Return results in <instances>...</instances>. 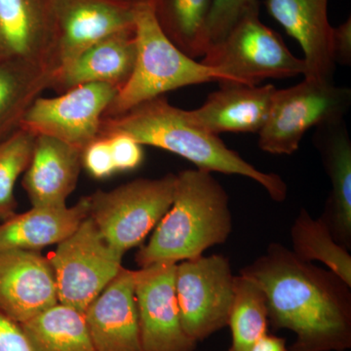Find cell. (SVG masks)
<instances>
[{
  "label": "cell",
  "mask_w": 351,
  "mask_h": 351,
  "mask_svg": "<svg viewBox=\"0 0 351 351\" xmlns=\"http://www.w3.org/2000/svg\"><path fill=\"white\" fill-rule=\"evenodd\" d=\"M314 143L319 152L331 193L322 218L334 239L351 250V141L343 119L316 127Z\"/></svg>",
  "instance_id": "ffe728a7"
},
{
  "label": "cell",
  "mask_w": 351,
  "mask_h": 351,
  "mask_svg": "<svg viewBox=\"0 0 351 351\" xmlns=\"http://www.w3.org/2000/svg\"><path fill=\"white\" fill-rule=\"evenodd\" d=\"M96 351H144L141 341L134 270L122 267L85 311Z\"/></svg>",
  "instance_id": "5bb4252c"
},
{
  "label": "cell",
  "mask_w": 351,
  "mask_h": 351,
  "mask_svg": "<svg viewBox=\"0 0 351 351\" xmlns=\"http://www.w3.org/2000/svg\"><path fill=\"white\" fill-rule=\"evenodd\" d=\"M82 152L57 138L36 136L22 186L32 207L61 208L75 191Z\"/></svg>",
  "instance_id": "ac0fdd59"
},
{
  "label": "cell",
  "mask_w": 351,
  "mask_h": 351,
  "mask_svg": "<svg viewBox=\"0 0 351 351\" xmlns=\"http://www.w3.org/2000/svg\"><path fill=\"white\" fill-rule=\"evenodd\" d=\"M58 302L49 258L38 251L0 253V311L23 324Z\"/></svg>",
  "instance_id": "4fadbf2b"
},
{
  "label": "cell",
  "mask_w": 351,
  "mask_h": 351,
  "mask_svg": "<svg viewBox=\"0 0 351 351\" xmlns=\"http://www.w3.org/2000/svg\"><path fill=\"white\" fill-rule=\"evenodd\" d=\"M113 134H124L144 147L177 154L195 164L196 169L249 178L276 202L287 197V184L280 176L257 169L226 147L218 135L189 123L184 110L171 105L165 97L145 101L117 117H104L99 137Z\"/></svg>",
  "instance_id": "7a4b0ae2"
},
{
  "label": "cell",
  "mask_w": 351,
  "mask_h": 351,
  "mask_svg": "<svg viewBox=\"0 0 351 351\" xmlns=\"http://www.w3.org/2000/svg\"><path fill=\"white\" fill-rule=\"evenodd\" d=\"M51 0H0V62L20 60L55 71Z\"/></svg>",
  "instance_id": "9a60e30c"
},
{
  "label": "cell",
  "mask_w": 351,
  "mask_h": 351,
  "mask_svg": "<svg viewBox=\"0 0 351 351\" xmlns=\"http://www.w3.org/2000/svg\"><path fill=\"white\" fill-rule=\"evenodd\" d=\"M89 198L73 206L32 207L0 223V253L7 251H38L59 244L89 217Z\"/></svg>",
  "instance_id": "44dd1931"
},
{
  "label": "cell",
  "mask_w": 351,
  "mask_h": 351,
  "mask_svg": "<svg viewBox=\"0 0 351 351\" xmlns=\"http://www.w3.org/2000/svg\"><path fill=\"white\" fill-rule=\"evenodd\" d=\"M240 274L265 293L270 327L295 332L287 351L350 350L351 287L331 270L274 242Z\"/></svg>",
  "instance_id": "6da1fadb"
},
{
  "label": "cell",
  "mask_w": 351,
  "mask_h": 351,
  "mask_svg": "<svg viewBox=\"0 0 351 351\" xmlns=\"http://www.w3.org/2000/svg\"><path fill=\"white\" fill-rule=\"evenodd\" d=\"M269 15L301 45L304 78L332 82V29L328 20V0H265Z\"/></svg>",
  "instance_id": "2e32d148"
},
{
  "label": "cell",
  "mask_w": 351,
  "mask_h": 351,
  "mask_svg": "<svg viewBox=\"0 0 351 351\" xmlns=\"http://www.w3.org/2000/svg\"><path fill=\"white\" fill-rule=\"evenodd\" d=\"M51 6L55 71L101 39L134 29V0H51Z\"/></svg>",
  "instance_id": "8fae6325"
},
{
  "label": "cell",
  "mask_w": 351,
  "mask_h": 351,
  "mask_svg": "<svg viewBox=\"0 0 351 351\" xmlns=\"http://www.w3.org/2000/svg\"><path fill=\"white\" fill-rule=\"evenodd\" d=\"M176 265L157 263L134 270L144 351H195L197 348L182 328L175 290Z\"/></svg>",
  "instance_id": "7c38bea8"
},
{
  "label": "cell",
  "mask_w": 351,
  "mask_h": 351,
  "mask_svg": "<svg viewBox=\"0 0 351 351\" xmlns=\"http://www.w3.org/2000/svg\"><path fill=\"white\" fill-rule=\"evenodd\" d=\"M119 93L105 83H88L57 97H38L20 128L32 135L57 138L83 152L100 136L101 120Z\"/></svg>",
  "instance_id": "30bf717a"
},
{
  "label": "cell",
  "mask_w": 351,
  "mask_h": 351,
  "mask_svg": "<svg viewBox=\"0 0 351 351\" xmlns=\"http://www.w3.org/2000/svg\"><path fill=\"white\" fill-rule=\"evenodd\" d=\"M0 351H34L19 323L0 311Z\"/></svg>",
  "instance_id": "4dcf8cb0"
},
{
  "label": "cell",
  "mask_w": 351,
  "mask_h": 351,
  "mask_svg": "<svg viewBox=\"0 0 351 351\" xmlns=\"http://www.w3.org/2000/svg\"><path fill=\"white\" fill-rule=\"evenodd\" d=\"M36 136L18 129L0 143V221L17 213L16 182L31 162Z\"/></svg>",
  "instance_id": "4316f807"
},
{
  "label": "cell",
  "mask_w": 351,
  "mask_h": 351,
  "mask_svg": "<svg viewBox=\"0 0 351 351\" xmlns=\"http://www.w3.org/2000/svg\"><path fill=\"white\" fill-rule=\"evenodd\" d=\"M293 253L304 262H319L351 287V255L332 237L326 221L314 219L304 208L291 228Z\"/></svg>",
  "instance_id": "cb8c5ba5"
},
{
  "label": "cell",
  "mask_w": 351,
  "mask_h": 351,
  "mask_svg": "<svg viewBox=\"0 0 351 351\" xmlns=\"http://www.w3.org/2000/svg\"><path fill=\"white\" fill-rule=\"evenodd\" d=\"M274 85H223L208 96L200 108L184 110L189 122L209 133H258L271 110Z\"/></svg>",
  "instance_id": "e0dca14e"
},
{
  "label": "cell",
  "mask_w": 351,
  "mask_h": 351,
  "mask_svg": "<svg viewBox=\"0 0 351 351\" xmlns=\"http://www.w3.org/2000/svg\"><path fill=\"white\" fill-rule=\"evenodd\" d=\"M258 9L243 16L201 61L226 75V85L256 86L269 78L283 80L306 73L304 58L294 56L280 34L263 24Z\"/></svg>",
  "instance_id": "5b68a950"
},
{
  "label": "cell",
  "mask_w": 351,
  "mask_h": 351,
  "mask_svg": "<svg viewBox=\"0 0 351 351\" xmlns=\"http://www.w3.org/2000/svg\"><path fill=\"white\" fill-rule=\"evenodd\" d=\"M136 56L134 29L117 32L90 46L71 63L55 71L49 89L62 94L80 85L105 83L119 91L133 73Z\"/></svg>",
  "instance_id": "d6986e66"
},
{
  "label": "cell",
  "mask_w": 351,
  "mask_h": 351,
  "mask_svg": "<svg viewBox=\"0 0 351 351\" xmlns=\"http://www.w3.org/2000/svg\"><path fill=\"white\" fill-rule=\"evenodd\" d=\"M228 326L232 332V343L226 351H250L269 332L265 293L257 283L241 274L235 276Z\"/></svg>",
  "instance_id": "484cf974"
},
{
  "label": "cell",
  "mask_w": 351,
  "mask_h": 351,
  "mask_svg": "<svg viewBox=\"0 0 351 351\" xmlns=\"http://www.w3.org/2000/svg\"><path fill=\"white\" fill-rule=\"evenodd\" d=\"M233 228L230 196L212 175L200 169L176 175L174 198L151 239L136 254L140 267L200 257L226 243Z\"/></svg>",
  "instance_id": "3957f363"
},
{
  "label": "cell",
  "mask_w": 351,
  "mask_h": 351,
  "mask_svg": "<svg viewBox=\"0 0 351 351\" xmlns=\"http://www.w3.org/2000/svg\"><path fill=\"white\" fill-rule=\"evenodd\" d=\"M350 103L348 88L311 78L277 89L269 119L258 132V147L267 154L291 156L309 129L343 119Z\"/></svg>",
  "instance_id": "52a82bcc"
},
{
  "label": "cell",
  "mask_w": 351,
  "mask_h": 351,
  "mask_svg": "<svg viewBox=\"0 0 351 351\" xmlns=\"http://www.w3.org/2000/svg\"><path fill=\"white\" fill-rule=\"evenodd\" d=\"M332 56L335 63L350 66L351 64V18L332 29Z\"/></svg>",
  "instance_id": "1f68e13d"
},
{
  "label": "cell",
  "mask_w": 351,
  "mask_h": 351,
  "mask_svg": "<svg viewBox=\"0 0 351 351\" xmlns=\"http://www.w3.org/2000/svg\"><path fill=\"white\" fill-rule=\"evenodd\" d=\"M250 351H287V345L285 339L267 332Z\"/></svg>",
  "instance_id": "d6a6232c"
},
{
  "label": "cell",
  "mask_w": 351,
  "mask_h": 351,
  "mask_svg": "<svg viewBox=\"0 0 351 351\" xmlns=\"http://www.w3.org/2000/svg\"><path fill=\"white\" fill-rule=\"evenodd\" d=\"M258 8V0H213L204 32L205 53L223 40L243 16Z\"/></svg>",
  "instance_id": "83f0119b"
},
{
  "label": "cell",
  "mask_w": 351,
  "mask_h": 351,
  "mask_svg": "<svg viewBox=\"0 0 351 351\" xmlns=\"http://www.w3.org/2000/svg\"><path fill=\"white\" fill-rule=\"evenodd\" d=\"M176 175L140 178L89 198V217L112 248L125 254L143 243L170 209Z\"/></svg>",
  "instance_id": "8992f818"
},
{
  "label": "cell",
  "mask_w": 351,
  "mask_h": 351,
  "mask_svg": "<svg viewBox=\"0 0 351 351\" xmlns=\"http://www.w3.org/2000/svg\"><path fill=\"white\" fill-rule=\"evenodd\" d=\"M135 66L128 82L119 90L104 117H112L179 88L219 82L228 78L219 69L205 66L184 54L159 25L154 0H134Z\"/></svg>",
  "instance_id": "277c9868"
},
{
  "label": "cell",
  "mask_w": 351,
  "mask_h": 351,
  "mask_svg": "<svg viewBox=\"0 0 351 351\" xmlns=\"http://www.w3.org/2000/svg\"><path fill=\"white\" fill-rule=\"evenodd\" d=\"M52 69L9 60L0 62V143L20 128L34 101L49 89Z\"/></svg>",
  "instance_id": "7402d4cb"
},
{
  "label": "cell",
  "mask_w": 351,
  "mask_h": 351,
  "mask_svg": "<svg viewBox=\"0 0 351 351\" xmlns=\"http://www.w3.org/2000/svg\"><path fill=\"white\" fill-rule=\"evenodd\" d=\"M34 351H96L85 314L58 304L21 324Z\"/></svg>",
  "instance_id": "603a6c76"
},
{
  "label": "cell",
  "mask_w": 351,
  "mask_h": 351,
  "mask_svg": "<svg viewBox=\"0 0 351 351\" xmlns=\"http://www.w3.org/2000/svg\"><path fill=\"white\" fill-rule=\"evenodd\" d=\"M213 0H154L157 22L184 54L204 56V32Z\"/></svg>",
  "instance_id": "d4e9b609"
},
{
  "label": "cell",
  "mask_w": 351,
  "mask_h": 351,
  "mask_svg": "<svg viewBox=\"0 0 351 351\" xmlns=\"http://www.w3.org/2000/svg\"><path fill=\"white\" fill-rule=\"evenodd\" d=\"M235 276L223 255L200 256L176 265L175 290L182 328L199 343L228 326Z\"/></svg>",
  "instance_id": "9c48e42d"
},
{
  "label": "cell",
  "mask_w": 351,
  "mask_h": 351,
  "mask_svg": "<svg viewBox=\"0 0 351 351\" xmlns=\"http://www.w3.org/2000/svg\"><path fill=\"white\" fill-rule=\"evenodd\" d=\"M82 167L96 180L108 179L117 173L108 138H97L83 149Z\"/></svg>",
  "instance_id": "f1b7e54d"
},
{
  "label": "cell",
  "mask_w": 351,
  "mask_h": 351,
  "mask_svg": "<svg viewBox=\"0 0 351 351\" xmlns=\"http://www.w3.org/2000/svg\"><path fill=\"white\" fill-rule=\"evenodd\" d=\"M123 256L104 239L90 217L85 219L48 258L60 304L85 313L119 274Z\"/></svg>",
  "instance_id": "ba28073f"
},
{
  "label": "cell",
  "mask_w": 351,
  "mask_h": 351,
  "mask_svg": "<svg viewBox=\"0 0 351 351\" xmlns=\"http://www.w3.org/2000/svg\"><path fill=\"white\" fill-rule=\"evenodd\" d=\"M105 138H108L110 143L117 172H130L142 165L145 157L144 145L124 134H113Z\"/></svg>",
  "instance_id": "f546056e"
}]
</instances>
